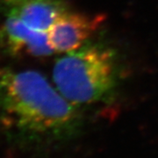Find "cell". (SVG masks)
Listing matches in <instances>:
<instances>
[{
  "instance_id": "cell-3",
  "label": "cell",
  "mask_w": 158,
  "mask_h": 158,
  "mask_svg": "<svg viewBox=\"0 0 158 158\" xmlns=\"http://www.w3.org/2000/svg\"><path fill=\"white\" fill-rule=\"evenodd\" d=\"M104 21L103 15L88 16L68 10L59 16L48 29V42L56 53L77 50L100 27Z\"/></svg>"
},
{
  "instance_id": "cell-2",
  "label": "cell",
  "mask_w": 158,
  "mask_h": 158,
  "mask_svg": "<svg viewBox=\"0 0 158 158\" xmlns=\"http://www.w3.org/2000/svg\"><path fill=\"white\" fill-rule=\"evenodd\" d=\"M113 51L99 45H87L69 52L53 69L56 89L74 106L102 99L115 83Z\"/></svg>"
},
{
  "instance_id": "cell-4",
  "label": "cell",
  "mask_w": 158,
  "mask_h": 158,
  "mask_svg": "<svg viewBox=\"0 0 158 158\" xmlns=\"http://www.w3.org/2000/svg\"><path fill=\"white\" fill-rule=\"evenodd\" d=\"M0 48L11 56L42 57L55 53L48 42V32L32 28L9 17L0 25Z\"/></svg>"
},
{
  "instance_id": "cell-5",
  "label": "cell",
  "mask_w": 158,
  "mask_h": 158,
  "mask_svg": "<svg viewBox=\"0 0 158 158\" xmlns=\"http://www.w3.org/2000/svg\"><path fill=\"white\" fill-rule=\"evenodd\" d=\"M63 0H0V13L32 28L48 32L59 16L68 11Z\"/></svg>"
},
{
  "instance_id": "cell-1",
  "label": "cell",
  "mask_w": 158,
  "mask_h": 158,
  "mask_svg": "<svg viewBox=\"0 0 158 158\" xmlns=\"http://www.w3.org/2000/svg\"><path fill=\"white\" fill-rule=\"evenodd\" d=\"M77 118L75 106L41 73L0 67V129L13 141L61 137Z\"/></svg>"
}]
</instances>
